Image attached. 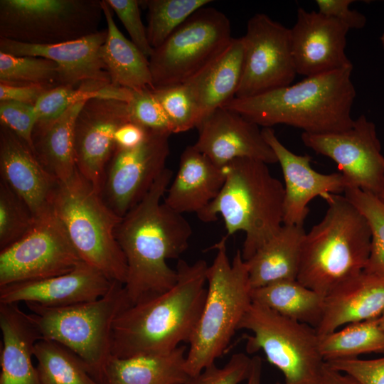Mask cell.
Returning a JSON list of instances; mask_svg holds the SVG:
<instances>
[{"mask_svg":"<svg viewBox=\"0 0 384 384\" xmlns=\"http://www.w3.org/2000/svg\"><path fill=\"white\" fill-rule=\"evenodd\" d=\"M225 179L223 167L216 166L193 145L188 146L180 156L177 173L163 202L178 213L198 215L218 196Z\"/></svg>","mask_w":384,"mask_h":384,"instance_id":"obj_25","label":"cell"},{"mask_svg":"<svg viewBox=\"0 0 384 384\" xmlns=\"http://www.w3.org/2000/svg\"><path fill=\"white\" fill-rule=\"evenodd\" d=\"M144 2L148 9L147 37L154 49L193 14L212 1L148 0Z\"/></svg>","mask_w":384,"mask_h":384,"instance_id":"obj_36","label":"cell"},{"mask_svg":"<svg viewBox=\"0 0 384 384\" xmlns=\"http://www.w3.org/2000/svg\"><path fill=\"white\" fill-rule=\"evenodd\" d=\"M323 219L306 233L297 281L326 296L364 271L371 245L366 218L345 196L328 194Z\"/></svg>","mask_w":384,"mask_h":384,"instance_id":"obj_5","label":"cell"},{"mask_svg":"<svg viewBox=\"0 0 384 384\" xmlns=\"http://www.w3.org/2000/svg\"><path fill=\"white\" fill-rule=\"evenodd\" d=\"M154 92L171 122L173 133L198 127L201 122L198 109L186 83L156 87Z\"/></svg>","mask_w":384,"mask_h":384,"instance_id":"obj_39","label":"cell"},{"mask_svg":"<svg viewBox=\"0 0 384 384\" xmlns=\"http://www.w3.org/2000/svg\"><path fill=\"white\" fill-rule=\"evenodd\" d=\"M262 359L258 356L252 357L247 384H262Z\"/></svg>","mask_w":384,"mask_h":384,"instance_id":"obj_49","label":"cell"},{"mask_svg":"<svg viewBox=\"0 0 384 384\" xmlns=\"http://www.w3.org/2000/svg\"><path fill=\"white\" fill-rule=\"evenodd\" d=\"M186 351L179 346L165 352L112 356L102 384H187L191 376L186 369Z\"/></svg>","mask_w":384,"mask_h":384,"instance_id":"obj_27","label":"cell"},{"mask_svg":"<svg viewBox=\"0 0 384 384\" xmlns=\"http://www.w3.org/2000/svg\"><path fill=\"white\" fill-rule=\"evenodd\" d=\"M131 122L127 102L107 99L87 100L74 128L75 166L99 193L107 166L116 149L114 134Z\"/></svg>","mask_w":384,"mask_h":384,"instance_id":"obj_16","label":"cell"},{"mask_svg":"<svg viewBox=\"0 0 384 384\" xmlns=\"http://www.w3.org/2000/svg\"><path fill=\"white\" fill-rule=\"evenodd\" d=\"M262 134L273 150L284 179L283 225L303 226L312 199L344 193L350 187L341 173L325 174L313 169L310 156L298 155L288 149L272 128L263 127Z\"/></svg>","mask_w":384,"mask_h":384,"instance_id":"obj_18","label":"cell"},{"mask_svg":"<svg viewBox=\"0 0 384 384\" xmlns=\"http://www.w3.org/2000/svg\"><path fill=\"white\" fill-rule=\"evenodd\" d=\"M0 82L38 85L47 90L61 86L59 68L42 57L16 56L0 51Z\"/></svg>","mask_w":384,"mask_h":384,"instance_id":"obj_35","label":"cell"},{"mask_svg":"<svg viewBox=\"0 0 384 384\" xmlns=\"http://www.w3.org/2000/svg\"><path fill=\"white\" fill-rule=\"evenodd\" d=\"M289 29L297 74L307 78L353 67L346 53L349 28L338 20L299 8L296 22Z\"/></svg>","mask_w":384,"mask_h":384,"instance_id":"obj_17","label":"cell"},{"mask_svg":"<svg viewBox=\"0 0 384 384\" xmlns=\"http://www.w3.org/2000/svg\"><path fill=\"white\" fill-rule=\"evenodd\" d=\"M244 53L242 37L233 38L219 57L186 82L197 104L200 124L235 97L242 75Z\"/></svg>","mask_w":384,"mask_h":384,"instance_id":"obj_26","label":"cell"},{"mask_svg":"<svg viewBox=\"0 0 384 384\" xmlns=\"http://www.w3.org/2000/svg\"><path fill=\"white\" fill-rule=\"evenodd\" d=\"M114 282L84 261L72 271L43 279L0 287V303H36L61 307L95 301L105 295Z\"/></svg>","mask_w":384,"mask_h":384,"instance_id":"obj_21","label":"cell"},{"mask_svg":"<svg viewBox=\"0 0 384 384\" xmlns=\"http://www.w3.org/2000/svg\"><path fill=\"white\" fill-rule=\"evenodd\" d=\"M353 0H316L318 12L338 20L351 28L360 29L365 26L366 18L356 10H351Z\"/></svg>","mask_w":384,"mask_h":384,"instance_id":"obj_45","label":"cell"},{"mask_svg":"<svg viewBox=\"0 0 384 384\" xmlns=\"http://www.w3.org/2000/svg\"><path fill=\"white\" fill-rule=\"evenodd\" d=\"M383 311L384 277L363 271L325 296L316 331L323 336L343 325L378 317Z\"/></svg>","mask_w":384,"mask_h":384,"instance_id":"obj_23","label":"cell"},{"mask_svg":"<svg viewBox=\"0 0 384 384\" xmlns=\"http://www.w3.org/2000/svg\"><path fill=\"white\" fill-rule=\"evenodd\" d=\"M303 226L283 225L279 231L245 261L252 289L272 283L297 280Z\"/></svg>","mask_w":384,"mask_h":384,"instance_id":"obj_28","label":"cell"},{"mask_svg":"<svg viewBox=\"0 0 384 384\" xmlns=\"http://www.w3.org/2000/svg\"><path fill=\"white\" fill-rule=\"evenodd\" d=\"M0 174L36 218L51 210L59 181L39 161L32 149L5 126L0 129Z\"/></svg>","mask_w":384,"mask_h":384,"instance_id":"obj_22","label":"cell"},{"mask_svg":"<svg viewBox=\"0 0 384 384\" xmlns=\"http://www.w3.org/2000/svg\"><path fill=\"white\" fill-rule=\"evenodd\" d=\"M85 102L70 107L58 119L36 124L33 133V151L43 166L59 182L69 179L76 171L74 128Z\"/></svg>","mask_w":384,"mask_h":384,"instance_id":"obj_30","label":"cell"},{"mask_svg":"<svg viewBox=\"0 0 384 384\" xmlns=\"http://www.w3.org/2000/svg\"><path fill=\"white\" fill-rule=\"evenodd\" d=\"M227 238L214 245L216 255L207 270L206 297L186 357V369L191 376L214 364L223 354L252 302L247 263L240 250L230 262Z\"/></svg>","mask_w":384,"mask_h":384,"instance_id":"obj_6","label":"cell"},{"mask_svg":"<svg viewBox=\"0 0 384 384\" xmlns=\"http://www.w3.org/2000/svg\"><path fill=\"white\" fill-rule=\"evenodd\" d=\"M107 29L82 38L51 45L26 44L0 38V51L16 56L42 57L58 66L63 86L79 87L87 83H110L101 58Z\"/></svg>","mask_w":384,"mask_h":384,"instance_id":"obj_20","label":"cell"},{"mask_svg":"<svg viewBox=\"0 0 384 384\" xmlns=\"http://www.w3.org/2000/svg\"><path fill=\"white\" fill-rule=\"evenodd\" d=\"M379 322H380V327L384 332V311L379 316Z\"/></svg>","mask_w":384,"mask_h":384,"instance_id":"obj_50","label":"cell"},{"mask_svg":"<svg viewBox=\"0 0 384 384\" xmlns=\"http://www.w3.org/2000/svg\"><path fill=\"white\" fill-rule=\"evenodd\" d=\"M149 129L132 122H127L117 129L114 134L116 148L129 149L142 144Z\"/></svg>","mask_w":384,"mask_h":384,"instance_id":"obj_47","label":"cell"},{"mask_svg":"<svg viewBox=\"0 0 384 384\" xmlns=\"http://www.w3.org/2000/svg\"><path fill=\"white\" fill-rule=\"evenodd\" d=\"M251 362L252 358L245 353H234L224 366L214 363L191 376L187 384H239L247 379Z\"/></svg>","mask_w":384,"mask_h":384,"instance_id":"obj_41","label":"cell"},{"mask_svg":"<svg viewBox=\"0 0 384 384\" xmlns=\"http://www.w3.org/2000/svg\"><path fill=\"white\" fill-rule=\"evenodd\" d=\"M123 97V90L111 83H87L79 87L58 86L46 91L34 105L37 124H44L58 119L70 107L80 102L95 98L121 100Z\"/></svg>","mask_w":384,"mask_h":384,"instance_id":"obj_34","label":"cell"},{"mask_svg":"<svg viewBox=\"0 0 384 384\" xmlns=\"http://www.w3.org/2000/svg\"><path fill=\"white\" fill-rule=\"evenodd\" d=\"M130 121L153 131L173 134V129L154 89L132 92L127 102Z\"/></svg>","mask_w":384,"mask_h":384,"instance_id":"obj_40","label":"cell"},{"mask_svg":"<svg viewBox=\"0 0 384 384\" xmlns=\"http://www.w3.org/2000/svg\"><path fill=\"white\" fill-rule=\"evenodd\" d=\"M47 90H48L38 85L0 82V101H14L34 105Z\"/></svg>","mask_w":384,"mask_h":384,"instance_id":"obj_46","label":"cell"},{"mask_svg":"<svg viewBox=\"0 0 384 384\" xmlns=\"http://www.w3.org/2000/svg\"><path fill=\"white\" fill-rule=\"evenodd\" d=\"M197 129L198 137L193 146L219 167L241 158L277 163L259 126L233 110H215Z\"/></svg>","mask_w":384,"mask_h":384,"instance_id":"obj_19","label":"cell"},{"mask_svg":"<svg viewBox=\"0 0 384 384\" xmlns=\"http://www.w3.org/2000/svg\"><path fill=\"white\" fill-rule=\"evenodd\" d=\"M240 329L252 332L245 337L247 352L262 351L283 373L284 382L275 384H320L325 362L314 327L252 302L238 325Z\"/></svg>","mask_w":384,"mask_h":384,"instance_id":"obj_9","label":"cell"},{"mask_svg":"<svg viewBox=\"0 0 384 384\" xmlns=\"http://www.w3.org/2000/svg\"><path fill=\"white\" fill-rule=\"evenodd\" d=\"M127 31L131 41L149 59L154 48L149 44L146 28L144 27L139 9L140 1L137 0H106Z\"/></svg>","mask_w":384,"mask_h":384,"instance_id":"obj_43","label":"cell"},{"mask_svg":"<svg viewBox=\"0 0 384 384\" xmlns=\"http://www.w3.org/2000/svg\"><path fill=\"white\" fill-rule=\"evenodd\" d=\"M223 169L225 179L219 194L197 215L210 222L220 215L226 237L244 232L240 251L247 261L282 227L284 187L262 161L237 159Z\"/></svg>","mask_w":384,"mask_h":384,"instance_id":"obj_4","label":"cell"},{"mask_svg":"<svg viewBox=\"0 0 384 384\" xmlns=\"http://www.w3.org/2000/svg\"><path fill=\"white\" fill-rule=\"evenodd\" d=\"M170 134L148 131L144 141L129 149L116 148L105 173L100 196L122 218L146 195L166 169Z\"/></svg>","mask_w":384,"mask_h":384,"instance_id":"obj_15","label":"cell"},{"mask_svg":"<svg viewBox=\"0 0 384 384\" xmlns=\"http://www.w3.org/2000/svg\"><path fill=\"white\" fill-rule=\"evenodd\" d=\"M101 4L107 23V38L100 55L110 83L134 91L154 89L149 59L119 31L107 1L102 0Z\"/></svg>","mask_w":384,"mask_h":384,"instance_id":"obj_29","label":"cell"},{"mask_svg":"<svg viewBox=\"0 0 384 384\" xmlns=\"http://www.w3.org/2000/svg\"><path fill=\"white\" fill-rule=\"evenodd\" d=\"M0 120L1 125L11 130L33 151V133L38 122L34 105L0 101Z\"/></svg>","mask_w":384,"mask_h":384,"instance_id":"obj_42","label":"cell"},{"mask_svg":"<svg viewBox=\"0 0 384 384\" xmlns=\"http://www.w3.org/2000/svg\"><path fill=\"white\" fill-rule=\"evenodd\" d=\"M378 198L380 199V201L384 203V190H383V191L381 193V194H380L379 196H378Z\"/></svg>","mask_w":384,"mask_h":384,"instance_id":"obj_52","label":"cell"},{"mask_svg":"<svg viewBox=\"0 0 384 384\" xmlns=\"http://www.w3.org/2000/svg\"><path fill=\"white\" fill-rule=\"evenodd\" d=\"M325 363L352 376L361 384H384V357L370 360L343 358Z\"/></svg>","mask_w":384,"mask_h":384,"instance_id":"obj_44","label":"cell"},{"mask_svg":"<svg viewBox=\"0 0 384 384\" xmlns=\"http://www.w3.org/2000/svg\"><path fill=\"white\" fill-rule=\"evenodd\" d=\"M344 196L366 218L370 229V252L364 272L384 277V203L356 188H346Z\"/></svg>","mask_w":384,"mask_h":384,"instance_id":"obj_37","label":"cell"},{"mask_svg":"<svg viewBox=\"0 0 384 384\" xmlns=\"http://www.w3.org/2000/svg\"><path fill=\"white\" fill-rule=\"evenodd\" d=\"M380 40L382 47L384 49V31H383V33L380 36Z\"/></svg>","mask_w":384,"mask_h":384,"instance_id":"obj_51","label":"cell"},{"mask_svg":"<svg viewBox=\"0 0 384 384\" xmlns=\"http://www.w3.org/2000/svg\"><path fill=\"white\" fill-rule=\"evenodd\" d=\"M97 0H1L0 38L31 45L76 40L99 31Z\"/></svg>","mask_w":384,"mask_h":384,"instance_id":"obj_11","label":"cell"},{"mask_svg":"<svg viewBox=\"0 0 384 384\" xmlns=\"http://www.w3.org/2000/svg\"><path fill=\"white\" fill-rule=\"evenodd\" d=\"M352 71L349 67L307 77L254 97H234L223 107L263 127L287 124L310 134L345 131L354 121Z\"/></svg>","mask_w":384,"mask_h":384,"instance_id":"obj_3","label":"cell"},{"mask_svg":"<svg viewBox=\"0 0 384 384\" xmlns=\"http://www.w3.org/2000/svg\"><path fill=\"white\" fill-rule=\"evenodd\" d=\"M34 358L42 384H100L80 357L56 341L39 340Z\"/></svg>","mask_w":384,"mask_h":384,"instance_id":"obj_33","label":"cell"},{"mask_svg":"<svg viewBox=\"0 0 384 384\" xmlns=\"http://www.w3.org/2000/svg\"><path fill=\"white\" fill-rule=\"evenodd\" d=\"M26 304L42 338L56 341L74 352L102 384L112 356L114 321L131 306L124 284L114 282L105 295L92 302L61 307Z\"/></svg>","mask_w":384,"mask_h":384,"instance_id":"obj_8","label":"cell"},{"mask_svg":"<svg viewBox=\"0 0 384 384\" xmlns=\"http://www.w3.org/2000/svg\"><path fill=\"white\" fill-rule=\"evenodd\" d=\"M81 258L51 210L21 240L0 252V287L72 271Z\"/></svg>","mask_w":384,"mask_h":384,"instance_id":"obj_12","label":"cell"},{"mask_svg":"<svg viewBox=\"0 0 384 384\" xmlns=\"http://www.w3.org/2000/svg\"><path fill=\"white\" fill-rule=\"evenodd\" d=\"M0 384H42L32 359L43 338L29 314L18 304L0 303Z\"/></svg>","mask_w":384,"mask_h":384,"instance_id":"obj_24","label":"cell"},{"mask_svg":"<svg viewBox=\"0 0 384 384\" xmlns=\"http://www.w3.org/2000/svg\"><path fill=\"white\" fill-rule=\"evenodd\" d=\"M36 221L27 204L0 180V250L23 238Z\"/></svg>","mask_w":384,"mask_h":384,"instance_id":"obj_38","label":"cell"},{"mask_svg":"<svg viewBox=\"0 0 384 384\" xmlns=\"http://www.w3.org/2000/svg\"><path fill=\"white\" fill-rule=\"evenodd\" d=\"M319 349L324 362L384 352V332L379 316L351 323L343 329L319 336Z\"/></svg>","mask_w":384,"mask_h":384,"instance_id":"obj_32","label":"cell"},{"mask_svg":"<svg viewBox=\"0 0 384 384\" xmlns=\"http://www.w3.org/2000/svg\"><path fill=\"white\" fill-rule=\"evenodd\" d=\"M232 39L226 15L213 7L201 8L154 49L149 62L154 88L190 81L219 57Z\"/></svg>","mask_w":384,"mask_h":384,"instance_id":"obj_10","label":"cell"},{"mask_svg":"<svg viewBox=\"0 0 384 384\" xmlns=\"http://www.w3.org/2000/svg\"><path fill=\"white\" fill-rule=\"evenodd\" d=\"M172 176V171L166 168L116 228V238L127 264L124 287L131 305L174 286L177 272L166 260L178 259L188 247L193 233L190 223L163 202Z\"/></svg>","mask_w":384,"mask_h":384,"instance_id":"obj_1","label":"cell"},{"mask_svg":"<svg viewBox=\"0 0 384 384\" xmlns=\"http://www.w3.org/2000/svg\"><path fill=\"white\" fill-rule=\"evenodd\" d=\"M208 267L203 260L192 265L178 260L171 289L123 310L113 324L112 356L165 352L189 343L206 297Z\"/></svg>","mask_w":384,"mask_h":384,"instance_id":"obj_2","label":"cell"},{"mask_svg":"<svg viewBox=\"0 0 384 384\" xmlns=\"http://www.w3.org/2000/svg\"><path fill=\"white\" fill-rule=\"evenodd\" d=\"M304 144L338 165L349 188L379 196L384 190V156L375 124L364 114L339 132H302Z\"/></svg>","mask_w":384,"mask_h":384,"instance_id":"obj_14","label":"cell"},{"mask_svg":"<svg viewBox=\"0 0 384 384\" xmlns=\"http://www.w3.org/2000/svg\"><path fill=\"white\" fill-rule=\"evenodd\" d=\"M242 39L243 70L235 97H254L292 84L297 73L289 28L267 14H256L249 19Z\"/></svg>","mask_w":384,"mask_h":384,"instance_id":"obj_13","label":"cell"},{"mask_svg":"<svg viewBox=\"0 0 384 384\" xmlns=\"http://www.w3.org/2000/svg\"><path fill=\"white\" fill-rule=\"evenodd\" d=\"M320 384H361L352 376L336 370L326 363L323 369Z\"/></svg>","mask_w":384,"mask_h":384,"instance_id":"obj_48","label":"cell"},{"mask_svg":"<svg viewBox=\"0 0 384 384\" xmlns=\"http://www.w3.org/2000/svg\"><path fill=\"white\" fill-rule=\"evenodd\" d=\"M51 208L81 260L124 284L127 264L115 235L122 218L77 169L69 179L59 182Z\"/></svg>","mask_w":384,"mask_h":384,"instance_id":"obj_7","label":"cell"},{"mask_svg":"<svg viewBox=\"0 0 384 384\" xmlns=\"http://www.w3.org/2000/svg\"><path fill=\"white\" fill-rule=\"evenodd\" d=\"M252 302L315 329L321 321L324 296L297 280H286L252 289Z\"/></svg>","mask_w":384,"mask_h":384,"instance_id":"obj_31","label":"cell"}]
</instances>
